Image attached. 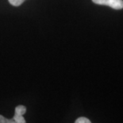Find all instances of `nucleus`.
I'll return each mask as SVG.
<instances>
[{
	"label": "nucleus",
	"instance_id": "nucleus-2",
	"mask_svg": "<svg viewBox=\"0 0 123 123\" xmlns=\"http://www.w3.org/2000/svg\"><path fill=\"white\" fill-rule=\"evenodd\" d=\"M94 3L107 6L115 10L123 9V0H92Z\"/></svg>",
	"mask_w": 123,
	"mask_h": 123
},
{
	"label": "nucleus",
	"instance_id": "nucleus-4",
	"mask_svg": "<svg viewBox=\"0 0 123 123\" xmlns=\"http://www.w3.org/2000/svg\"><path fill=\"white\" fill-rule=\"evenodd\" d=\"M75 123H91V122L88 118H87V117H80L79 118L76 119V121L75 122Z\"/></svg>",
	"mask_w": 123,
	"mask_h": 123
},
{
	"label": "nucleus",
	"instance_id": "nucleus-1",
	"mask_svg": "<svg viewBox=\"0 0 123 123\" xmlns=\"http://www.w3.org/2000/svg\"><path fill=\"white\" fill-rule=\"evenodd\" d=\"M26 112V107L22 105L16 106L13 118L8 119L0 114V123H26L23 115Z\"/></svg>",
	"mask_w": 123,
	"mask_h": 123
},
{
	"label": "nucleus",
	"instance_id": "nucleus-3",
	"mask_svg": "<svg viewBox=\"0 0 123 123\" xmlns=\"http://www.w3.org/2000/svg\"><path fill=\"white\" fill-rule=\"evenodd\" d=\"M10 4H11L14 6H18L20 5H22L25 0H8Z\"/></svg>",
	"mask_w": 123,
	"mask_h": 123
}]
</instances>
